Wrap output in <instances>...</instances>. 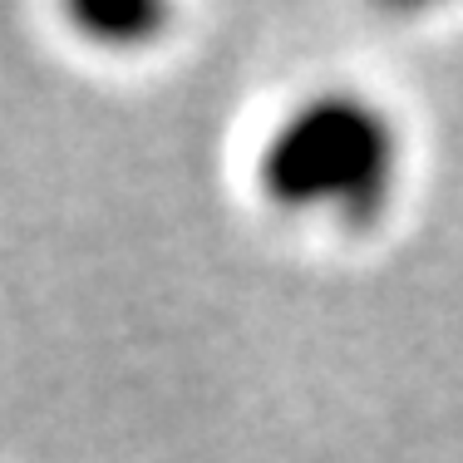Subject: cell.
I'll list each match as a JSON object with an SVG mask.
<instances>
[{
    "label": "cell",
    "instance_id": "cell-1",
    "mask_svg": "<svg viewBox=\"0 0 463 463\" xmlns=\"http://www.w3.org/2000/svg\"><path fill=\"white\" fill-rule=\"evenodd\" d=\"M400 168L394 128L365 99H316L267 143L261 183L286 207H326L365 222L384 207Z\"/></svg>",
    "mask_w": 463,
    "mask_h": 463
}]
</instances>
